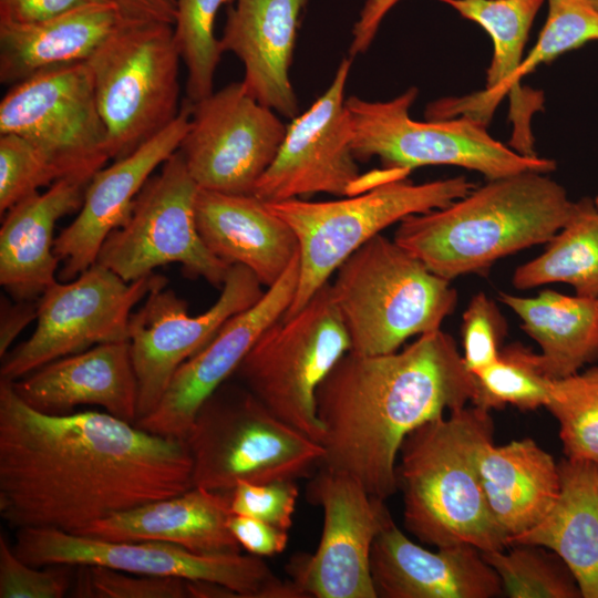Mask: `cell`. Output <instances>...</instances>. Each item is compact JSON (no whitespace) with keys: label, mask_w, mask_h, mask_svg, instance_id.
Here are the masks:
<instances>
[{"label":"cell","mask_w":598,"mask_h":598,"mask_svg":"<svg viewBox=\"0 0 598 598\" xmlns=\"http://www.w3.org/2000/svg\"><path fill=\"white\" fill-rule=\"evenodd\" d=\"M193 486L184 440L107 412L42 413L0 380V516L10 526L78 534Z\"/></svg>","instance_id":"cell-1"},{"label":"cell","mask_w":598,"mask_h":598,"mask_svg":"<svg viewBox=\"0 0 598 598\" xmlns=\"http://www.w3.org/2000/svg\"><path fill=\"white\" fill-rule=\"evenodd\" d=\"M476 380L454 338L442 329L402 351H348L316 392L322 426L320 466L358 481L386 501L398 489L404 439L424 423L473 402Z\"/></svg>","instance_id":"cell-2"},{"label":"cell","mask_w":598,"mask_h":598,"mask_svg":"<svg viewBox=\"0 0 598 598\" xmlns=\"http://www.w3.org/2000/svg\"><path fill=\"white\" fill-rule=\"evenodd\" d=\"M576 208L548 173L528 171L487 179L443 208L405 217L393 239L451 281L548 243Z\"/></svg>","instance_id":"cell-3"},{"label":"cell","mask_w":598,"mask_h":598,"mask_svg":"<svg viewBox=\"0 0 598 598\" xmlns=\"http://www.w3.org/2000/svg\"><path fill=\"white\" fill-rule=\"evenodd\" d=\"M491 411L472 404L431 420L403 441L396 484L403 523L421 543L505 549L506 536L488 508L478 473L482 447L493 441Z\"/></svg>","instance_id":"cell-4"},{"label":"cell","mask_w":598,"mask_h":598,"mask_svg":"<svg viewBox=\"0 0 598 598\" xmlns=\"http://www.w3.org/2000/svg\"><path fill=\"white\" fill-rule=\"evenodd\" d=\"M330 289L350 351L367 355L398 351L409 338L440 330L457 301L450 280L381 234L340 265Z\"/></svg>","instance_id":"cell-5"},{"label":"cell","mask_w":598,"mask_h":598,"mask_svg":"<svg viewBox=\"0 0 598 598\" xmlns=\"http://www.w3.org/2000/svg\"><path fill=\"white\" fill-rule=\"evenodd\" d=\"M193 484L229 493L238 482L308 476L321 445L272 414L239 381L227 380L199 408L185 437Z\"/></svg>","instance_id":"cell-6"},{"label":"cell","mask_w":598,"mask_h":598,"mask_svg":"<svg viewBox=\"0 0 598 598\" xmlns=\"http://www.w3.org/2000/svg\"><path fill=\"white\" fill-rule=\"evenodd\" d=\"M475 187L465 176L421 184L405 177L336 200L265 202L299 243L298 287L283 318L302 309L350 255L383 229L410 215L443 208Z\"/></svg>","instance_id":"cell-7"},{"label":"cell","mask_w":598,"mask_h":598,"mask_svg":"<svg viewBox=\"0 0 598 598\" xmlns=\"http://www.w3.org/2000/svg\"><path fill=\"white\" fill-rule=\"evenodd\" d=\"M417 94L411 86L388 101L346 100L357 159L378 157L384 168L409 172L430 165L457 166L481 173L486 179L556 168L553 159L525 156L497 141L487 125L475 118H412L410 109Z\"/></svg>","instance_id":"cell-8"},{"label":"cell","mask_w":598,"mask_h":598,"mask_svg":"<svg viewBox=\"0 0 598 598\" xmlns=\"http://www.w3.org/2000/svg\"><path fill=\"white\" fill-rule=\"evenodd\" d=\"M179 60L173 25L123 22L86 61L112 159L127 156L178 116Z\"/></svg>","instance_id":"cell-9"},{"label":"cell","mask_w":598,"mask_h":598,"mask_svg":"<svg viewBox=\"0 0 598 598\" xmlns=\"http://www.w3.org/2000/svg\"><path fill=\"white\" fill-rule=\"evenodd\" d=\"M350 349L328 281L297 313L272 323L234 375L278 419L319 443L316 392Z\"/></svg>","instance_id":"cell-10"},{"label":"cell","mask_w":598,"mask_h":598,"mask_svg":"<svg viewBox=\"0 0 598 598\" xmlns=\"http://www.w3.org/2000/svg\"><path fill=\"white\" fill-rule=\"evenodd\" d=\"M27 564L102 566L223 585L238 598H305L256 555H199L164 542H111L51 528H20L12 546Z\"/></svg>","instance_id":"cell-11"},{"label":"cell","mask_w":598,"mask_h":598,"mask_svg":"<svg viewBox=\"0 0 598 598\" xmlns=\"http://www.w3.org/2000/svg\"><path fill=\"white\" fill-rule=\"evenodd\" d=\"M198 189L177 150L145 183L127 221L107 236L96 262L125 281L178 264L188 278H204L221 288L230 266L200 238L195 215Z\"/></svg>","instance_id":"cell-12"},{"label":"cell","mask_w":598,"mask_h":598,"mask_svg":"<svg viewBox=\"0 0 598 598\" xmlns=\"http://www.w3.org/2000/svg\"><path fill=\"white\" fill-rule=\"evenodd\" d=\"M0 134L31 142L60 179L90 182L112 159L86 61L51 68L10 86L0 102Z\"/></svg>","instance_id":"cell-13"},{"label":"cell","mask_w":598,"mask_h":598,"mask_svg":"<svg viewBox=\"0 0 598 598\" xmlns=\"http://www.w3.org/2000/svg\"><path fill=\"white\" fill-rule=\"evenodd\" d=\"M166 282L154 272L125 281L99 262L70 281L58 279L38 299L32 336L1 358L0 380L13 382L96 344L128 341L132 309Z\"/></svg>","instance_id":"cell-14"},{"label":"cell","mask_w":598,"mask_h":598,"mask_svg":"<svg viewBox=\"0 0 598 598\" xmlns=\"http://www.w3.org/2000/svg\"><path fill=\"white\" fill-rule=\"evenodd\" d=\"M306 497L321 507L323 528L316 553L299 554L288 564L290 580L306 598H377L370 553L392 520L385 501L324 467L308 483Z\"/></svg>","instance_id":"cell-15"},{"label":"cell","mask_w":598,"mask_h":598,"mask_svg":"<svg viewBox=\"0 0 598 598\" xmlns=\"http://www.w3.org/2000/svg\"><path fill=\"white\" fill-rule=\"evenodd\" d=\"M165 286L154 288L130 317L137 421L155 410L176 370L202 350L229 318L252 306L265 292L251 270L231 265L215 303L192 316L187 302Z\"/></svg>","instance_id":"cell-16"},{"label":"cell","mask_w":598,"mask_h":598,"mask_svg":"<svg viewBox=\"0 0 598 598\" xmlns=\"http://www.w3.org/2000/svg\"><path fill=\"white\" fill-rule=\"evenodd\" d=\"M286 130L274 110L235 82L190 104L189 127L178 151L199 188L252 194Z\"/></svg>","instance_id":"cell-17"},{"label":"cell","mask_w":598,"mask_h":598,"mask_svg":"<svg viewBox=\"0 0 598 598\" xmlns=\"http://www.w3.org/2000/svg\"><path fill=\"white\" fill-rule=\"evenodd\" d=\"M351 65L352 58L344 56L329 87L291 118L274 162L256 184V197L271 203L318 193L355 195L360 172L344 100Z\"/></svg>","instance_id":"cell-18"},{"label":"cell","mask_w":598,"mask_h":598,"mask_svg":"<svg viewBox=\"0 0 598 598\" xmlns=\"http://www.w3.org/2000/svg\"><path fill=\"white\" fill-rule=\"evenodd\" d=\"M299 272L298 252L252 306L229 318L176 370L155 410L135 424L156 435L185 440L200 405L234 375L260 336L285 316L295 298Z\"/></svg>","instance_id":"cell-19"},{"label":"cell","mask_w":598,"mask_h":598,"mask_svg":"<svg viewBox=\"0 0 598 598\" xmlns=\"http://www.w3.org/2000/svg\"><path fill=\"white\" fill-rule=\"evenodd\" d=\"M189 122L190 103L159 134L93 175L78 216L54 240V254L63 262L60 281L76 278L96 262L103 243L127 221L153 172L179 148Z\"/></svg>","instance_id":"cell-20"},{"label":"cell","mask_w":598,"mask_h":598,"mask_svg":"<svg viewBox=\"0 0 598 598\" xmlns=\"http://www.w3.org/2000/svg\"><path fill=\"white\" fill-rule=\"evenodd\" d=\"M370 571L378 597L494 598L503 594L495 569L468 544L429 550L393 519L375 537Z\"/></svg>","instance_id":"cell-21"},{"label":"cell","mask_w":598,"mask_h":598,"mask_svg":"<svg viewBox=\"0 0 598 598\" xmlns=\"http://www.w3.org/2000/svg\"><path fill=\"white\" fill-rule=\"evenodd\" d=\"M11 385L42 413L63 415L80 405H96L126 422L137 421V382L128 341L101 343L53 360Z\"/></svg>","instance_id":"cell-22"},{"label":"cell","mask_w":598,"mask_h":598,"mask_svg":"<svg viewBox=\"0 0 598 598\" xmlns=\"http://www.w3.org/2000/svg\"><path fill=\"white\" fill-rule=\"evenodd\" d=\"M220 38L223 52L244 65L241 84L256 101L293 118L298 100L289 70L300 14L308 0H236Z\"/></svg>","instance_id":"cell-23"},{"label":"cell","mask_w":598,"mask_h":598,"mask_svg":"<svg viewBox=\"0 0 598 598\" xmlns=\"http://www.w3.org/2000/svg\"><path fill=\"white\" fill-rule=\"evenodd\" d=\"M195 215L207 249L228 266L247 267L267 288L299 252L292 228L254 194L199 188Z\"/></svg>","instance_id":"cell-24"},{"label":"cell","mask_w":598,"mask_h":598,"mask_svg":"<svg viewBox=\"0 0 598 598\" xmlns=\"http://www.w3.org/2000/svg\"><path fill=\"white\" fill-rule=\"evenodd\" d=\"M228 493L193 486L100 519L76 535L111 542H164L199 555L240 554L233 535Z\"/></svg>","instance_id":"cell-25"},{"label":"cell","mask_w":598,"mask_h":598,"mask_svg":"<svg viewBox=\"0 0 598 598\" xmlns=\"http://www.w3.org/2000/svg\"><path fill=\"white\" fill-rule=\"evenodd\" d=\"M87 184L61 178L1 217L0 283L14 300H38L58 280L54 227L63 216L80 210Z\"/></svg>","instance_id":"cell-26"},{"label":"cell","mask_w":598,"mask_h":598,"mask_svg":"<svg viewBox=\"0 0 598 598\" xmlns=\"http://www.w3.org/2000/svg\"><path fill=\"white\" fill-rule=\"evenodd\" d=\"M122 23L109 1L39 22H0V82L12 86L51 68L85 62Z\"/></svg>","instance_id":"cell-27"},{"label":"cell","mask_w":598,"mask_h":598,"mask_svg":"<svg viewBox=\"0 0 598 598\" xmlns=\"http://www.w3.org/2000/svg\"><path fill=\"white\" fill-rule=\"evenodd\" d=\"M478 473L491 514L508 544L539 523L559 496V465L530 437L486 443Z\"/></svg>","instance_id":"cell-28"},{"label":"cell","mask_w":598,"mask_h":598,"mask_svg":"<svg viewBox=\"0 0 598 598\" xmlns=\"http://www.w3.org/2000/svg\"><path fill=\"white\" fill-rule=\"evenodd\" d=\"M559 496L548 514L509 540L554 551L569 568L582 598H598V464L558 463Z\"/></svg>","instance_id":"cell-29"},{"label":"cell","mask_w":598,"mask_h":598,"mask_svg":"<svg viewBox=\"0 0 598 598\" xmlns=\"http://www.w3.org/2000/svg\"><path fill=\"white\" fill-rule=\"evenodd\" d=\"M481 25L491 37L493 55L485 89L462 97H448L426 107L431 120L468 116L487 125L523 62V52L537 11L545 0H437Z\"/></svg>","instance_id":"cell-30"},{"label":"cell","mask_w":598,"mask_h":598,"mask_svg":"<svg viewBox=\"0 0 598 598\" xmlns=\"http://www.w3.org/2000/svg\"><path fill=\"white\" fill-rule=\"evenodd\" d=\"M499 300L522 320V329L540 347L551 379L576 373L598 354V299L544 290L536 297L499 292Z\"/></svg>","instance_id":"cell-31"},{"label":"cell","mask_w":598,"mask_h":598,"mask_svg":"<svg viewBox=\"0 0 598 598\" xmlns=\"http://www.w3.org/2000/svg\"><path fill=\"white\" fill-rule=\"evenodd\" d=\"M591 41H598L597 9L587 0H548V14L540 34L507 87L513 124L509 146L515 151L524 155L535 153L530 121L543 105V94L522 87V79L537 65Z\"/></svg>","instance_id":"cell-32"},{"label":"cell","mask_w":598,"mask_h":598,"mask_svg":"<svg viewBox=\"0 0 598 598\" xmlns=\"http://www.w3.org/2000/svg\"><path fill=\"white\" fill-rule=\"evenodd\" d=\"M563 282L579 297L598 299V207L594 199L577 202L565 226L538 257L518 266L512 285L516 289Z\"/></svg>","instance_id":"cell-33"},{"label":"cell","mask_w":598,"mask_h":598,"mask_svg":"<svg viewBox=\"0 0 598 598\" xmlns=\"http://www.w3.org/2000/svg\"><path fill=\"white\" fill-rule=\"evenodd\" d=\"M482 555L499 576L503 594L509 598L581 597L569 568L546 547L513 544Z\"/></svg>","instance_id":"cell-34"},{"label":"cell","mask_w":598,"mask_h":598,"mask_svg":"<svg viewBox=\"0 0 598 598\" xmlns=\"http://www.w3.org/2000/svg\"><path fill=\"white\" fill-rule=\"evenodd\" d=\"M474 377L476 395L472 404L488 411L507 404L523 411L545 408L551 380L539 353L519 343L501 349L498 359Z\"/></svg>","instance_id":"cell-35"},{"label":"cell","mask_w":598,"mask_h":598,"mask_svg":"<svg viewBox=\"0 0 598 598\" xmlns=\"http://www.w3.org/2000/svg\"><path fill=\"white\" fill-rule=\"evenodd\" d=\"M545 408L559 424L566 457L598 464V367L551 379Z\"/></svg>","instance_id":"cell-36"},{"label":"cell","mask_w":598,"mask_h":598,"mask_svg":"<svg viewBox=\"0 0 598 598\" xmlns=\"http://www.w3.org/2000/svg\"><path fill=\"white\" fill-rule=\"evenodd\" d=\"M236 0H176L173 37L187 70V102L194 104L213 91L214 75L223 50L214 34L216 16Z\"/></svg>","instance_id":"cell-37"},{"label":"cell","mask_w":598,"mask_h":598,"mask_svg":"<svg viewBox=\"0 0 598 598\" xmlns=\"http://www.w3.org/2000/svg\"><path fill=\"white\" fill-rule=\"evenodd\" d=\"M59 179L54 166L31 142L16 134H0L1 217L17 203Z\"/></svg>","instance_id":"cell-38"},{"label":"cell","mask_w":598,"mask_h":598,"mask_svg":"<svg viewBox=\"0 0 598 598\" xmlns=\"http://www.w3.org/2000/svg\"><path fill=\"white\" fill-rule=\"evenodd\" d=\"M74 597L189 598L187 579L127 573L102 566H79Z\"/></svg>","instance_id":"cell-39"},{"label":"cell","mask_w":598,"mask_h":598,"mask_svg":"<svg viewBox=\"0 0 598 598\" xmlns=\"http://www.w3.org/2000/svg\"><path fill=\"white\" fill-rule=\"evenodd\" d=\"M72 567L27 564L0 535V598H62L70 588Z\"/></svg>","instance_id":"cell-40"},{"label":"cell","mask_w":598,"mask_h":598,"mask_svg":"<svg viewBox=\"0 0 598 598\" xmlns=\"http://www.w3.org/2000/svg\"><path fill=\"white\" fill-rule=\"evenodd\" d=\"M463 360L472 374L493 364L499 357L506 321L495 302L484 292L468 302L461 328Z\"/></svg>","instance_id":"cell-41"},{"label":"cell","mask_w":598,"mask_h":598,"mask_svg":"<svg viewBox=\"0 0 598 598\" xmlns=\"http://www.w3.org/2000/svg\"><path fill=\"white\" fill-rule=\"evenodd\" d=\"M299 489L296 481L238 482L228 493L231 514L250 516L289 530Z\"/></svg>","instance_id":"cell-42"},{"label":"cell","mask_w":598,"mask_h":598,"mask_svg":"<svg viewBox=\"0 0 598 598\" xmlns=\"http://www.w3.org/2000/svg\"><path fill=\"white\" fill-rule=\"evenodd\" d=\"M228 525L241 548L259 557L283 551L289 540L288 530L250 516L231 514Z\"/></svg>","instance_id":"cell-43"},{"label":"cell","mask_w":598,"mask_h":598,"mask_svg":"<svg viewBox=\"0 0 598 598\" xmlns=\"http://www.w3.org/2000/svg\"><path fill=\"white\" fill-rule=\"evenodd\" d=\"M102 1L109 0H0V22H39Z\"/></svg>","instance_id":"cell-44"},{"label":"cell","mask_w":598,"mask_h":598,"mask_svg":"<svg viewBox=\"0 0 598 598\" xmlns=\"http://www.w3.org/2000/svg\"><path fill=\"white\" fill-rule=\"evenodd\" d=\"M400 0H365L352 27L349 56L364 53L372 44L380 24Z\"/></svg>","instance_id":"cell-45"},{"label":"cell","mask_w":598,"mask_h":598,"mask_svg":"<svg viewBox=\"0 0 598 598\" xmlns=\"http://www.w3.org/2000/svg\"><path fill=\"white\" fill-rule=\"evenodd\" d=\"M118 11L123 22H156L174 25L176 0H109Z\"/></svg>","instance_id":"cell-46"},{"label":"cell","mask_w":598,"mask_h":598,"mask_svg":"<svg viewBox=\"0 0 598 598\" xmlns=\"http://www.w3.org/2000/svg\"><path fill=\"white\" fill-rule=\"evenodd\" d=\"M38 300H22L11 303L1 300L0 321V357L8 353V349L18 334L33 319H37Z\"/></svg>","instance_id":"cell-47"},{"label":"cell","mask_w":598,"mask_h":598,"mask_svg":"<svg viewBox=\"0 0 598 598\" xmlns=\"http://www.w3.org/2000/svg\"><path fill=\"white\" fill-rule=\"evenodd\" d=\"M595 9L598 10V0H587Z\"/></svg>","instance_id":"cell-48"},{"label":"cell","mask_w":598,"mask_h":598,"mask_svg":"<svg viewBox=\"0 0 598 598\" xmlns=\"http://www.w3.org/2000/svg\"><path fill=\"white\" fill-rule=\"evenodd\" d=\"M596 206L598 207V195L596 196V198L594 199Z\"/></svg>","instance_id":"cell-49"},{"label":"cell","mask_w":598,"mask_h":598,"mask_svg":"<svg viewBox=\"0 0 598 598\" xmlns=\"http://www.w3.org/2000/svg\"><path fill=\"white\" fill-rule=\"evenodd\" d=\"M597 358H598V354H597Z\"/></svg>","instance_id":"cell-50"}]
</instances>
